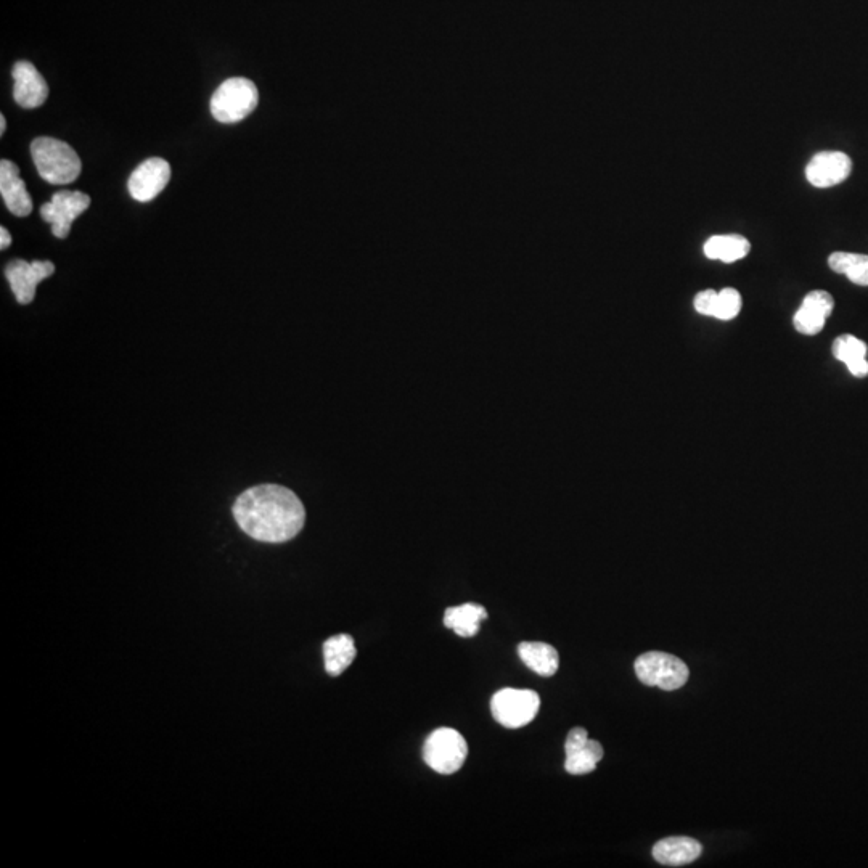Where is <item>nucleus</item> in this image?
Returning <instances> with one entry per match:
<instances>
[{"mask_svg": "<svg viewBox=\"0 0 868 868\" xmlns=\"http://www.w3.org/2000/svg\"><path fill=\"white\" fill-rule=\"evenodd\" d=\"M91 206V197L82 192L55 193L52 200L41 208L42 219L52 224V234L57 238L70 235L71 224Z\"/></svg>", "mask_w": 868, "mask_h": 868, "instance_id": "0eeeda50", "label": "nucleus"}, {"mask_svg": "<svg viewBox=\"0 0 868 868\" xmlns=\"http://www.w3.org/2000/svg\"><path fill=\"white\" fill-rule=\"evenodd\" d=\"M10 243H12V237H10L9 230L2 227V229H0V248H2V250L9 248Z\"/></svg>", "mask_w": 868, "mask_h": 868, "instance_id": "393cba45", "label": "nucleus"}, {"mask_svg": "<svg viewBox=\"0 0 868 868\" xmlns=\"http://www.w3.org/2000/svg\"><path fill=\"white\" fill-rule=\"evenodd\" d=\"M468 745L462 733L443 727L434 730L423 745V761L434 772L455 774L467 761Z\"/></svg>", "mask_w": 868, "mask_h": 868, "instance_id": "20e7f679", "label": "nucleus"}, {"mask_svg": "<svg viewBox=\"0 0 868 868\" xmlns=\"http://www.w3.org/2000/svg\"><path fill=\"white\" fill-rule=\"evenodd\" d=\"M518 655L531 671L542 677H552L560 666L557 648H553L549 643L521 642L518 645Z\"/></svg>", "mask_w": 868, "mask_h": 868, "instance_id": "a211bd4d", "label": "nucleus"}, {"mask_svg": "<svg viewBox=\"0 0 868 868\" xmlns=\"http://www.w3.org/2000/svg\"><path fill=\"white\" fill-rule=\"evenodd\" d=\"M55 266L50 261H34L26 263L23 259H15L5 267V275L12 287L13 295L18 303H33L36 298V288L42 280L49 279L54 274Z\"/></svg>", "mask_w": 868, "mask_h": 868, "instance_id": "6e6552de", "label": "nucleus"}, {"mask_svg": "<svg viewBox=\"0 0 868 868\" xmlns=\"http://www.w3.org/2000/svg\"><path fill=\"white\" fill-rule=\"evenodd\" d=\"M701 844L687 836H672L658 841L653 848V857L661 865L680 867V865L692 864L701 856Z\"/></svg>", "mask_w": 868, "mask_h": 868, "instance_id": "2eb2a0df", "label": "nucleus"}, {"mask_svg": "<svg viewBox=\"0 0 868 868\" xmlns=\"http://www.w3.org/2000/svg\"><path fill=\"white\" fill-rule=\"evenodd\" d=\"M851 171L852 161L846 153L820 152L807 164L806 177L817 189H828L846 181Z\"/></svg>", "mask_w": 868, "mask_h": 868, "instance_id": "9b49d317", "label": "nucleus"}, {"mask_svg": "<svg viewBox=\"0 0 868 868\" xmlns=\"http://www.w3.org/2000/svg\"><path fill=\"white\" fill-rule=\"evenodd\" d=\"M486 618H488V611L484 606L478 603H465V605L447 608L444 613V624L460 637L470 639L478 634L480 624Z\"/></svg>", "mask_w": 868, "mask_h": 868, "instance_id": "dca6fc26", "label": "nucleus"}, {"mask_svg": "<svg viewBox=\"0 0 868 868\" xmlns=\"http://www.w3.org/2000/svg\"><path fill=\"white\" fill-rule=\"evenodd\" d=\"M13 97L21 108L34 110L46 103L49 97V86L36 66L29 62H18L13 66Z\"/></svg>", "mask_w": 868, "mask_h": 868, "instance_id": "f8f14e48", "label": "nucleus"}, {"mask_svg": "<svg viewBox=\"0 0 868 868\" xmlns=\"http://www.w3.org/2000/svg\"><path fill=\"white\" fill-rule=\"evenodd\" d=\"M171 179V166L163 158H150L132 172L127 189L140 203L155 200Z\"/></svg>", "mask_w": 868, "mask_h": 868, "instance_id": "1a4fd4ad", "label": "nucleus"}, {"mask_svg": "<svg viewBox=\"0 0 868 868\" xmlns=\"http://www.w3.org/2000/svg\"><path fill=\"white\" fill-rule=\"evenodd\" d=\"M565 751V769L571 775L590 774L603 759V746L597 740H590L587 730L582 727L568 733Z\"/></svg>", "mask_w": 868, "mask_h": 868, "instance_id": "9d476101", "label": "nucleus"}, {"mask_svg": "<svg viewBox=\"0 0 868 868\" xmlns=\"http://www.w3.org/2000/svg\"><path fill=\"white\" fill-rule=\"evenodd\" d=\"M833 309L835 299L828 291H811L793 317V325L803 335H817L827 324L828 317L832 316Z\"/></svg>", "mask_w": 868, "mask_h": 868, "instance_id": "ddd939ff", "label": "nucleus"}, {"mask_svg": "<svg viewBox=\"0 0 868 868\" xmlns=\"http://www.w3.org/2000/svg\"><path fill=\"white\" fill-rule=\"evenodd\" d=\"M5 129H7V119H5V116H0V134L2 136L5 134Z\"/></svg>", "mask_w": 868, "mask_h": 868, "instance_id": "a878e982", "label": "nucleus"}, {"mask_svg": "<svg viewBox=\"0 0 868 868\" xmlns=\"http://www.w3.org/2000/svg\"><path fill=\"white\" fill-rule=\"evenodd\" d=\"M751 243L742 235H714L705 243L706 258L722 263H735L746 258Z\"/></svg>", "mask_w": 868, "mask_h": 868, "instance_id": "6ab92c4d", "label": "nucleus"}, {"mask_svg": "<svg viewBox=\"0 0 868 868\" xmlns=\"http://www.w3.org/2000/svg\"><path fill=\"white\" fill-rule=\"evenodd\" d=\"M235 521L251 539L283 544L303 531L306 510L295 492L279 484H259L235 500Z\"/></svg>", "mask_w": 868, "mask_h": 868, "instance_id": "f257e3e1", "label": "nucleus"}, {"mask_svg": "<svg viewBox=\"0 0 868 868\" xmlns=\"http://www.w3.org/2000/svg\"><path fill=\"white\" fill-rule=\"evenodd\" d=\"M357 650L349 634L333 635L324 643L325 671L328 676L338 677L356 660Z\"/></svg>", "mask_w": 868, "mask_h": 868, "instance_id": "f3484780", "label": "nucleus"}, {"mask_svg": "<svg viewBox=\"0 0 868 868\" xmlns=\"http://www.w3.org/2000/svg\"><path fill=\"white\" fill-rule=\"evenodd\" d=\"M867 353V344L854 335L838 336L833 343V356L838 361L843 362L846 367L860 361V359H867Z\"/></svg>", "mask_w": 868, "mask_h": 868, "instance_id": "412c9836", "label": "nucleus"}, {"mask_svg": "<svg viewBox=\"0 0 868 868\" xmlns=\"http://www.w3.org/2000/svg\"><path fill=\"white\" fill-rule=\"evenodd\" d=\"M0 193L10 213L20 217L33 213V198L20 177V169L13 161H0Z\"/></svg>", "mask_w": 868, "mask_h": 868, "instance_id": "4468645a", "label": "nucleus"}, {"mask_svg": "<svg viewBox=\"0 0 868 868\" xmlns=\"http://www.w3.org/2000/svg\"><path fill=\"white\" fill-rule=\"evenodd\" d=\"M828 266L836 274H843L852 283L860 287H868V256L859 253H843L836 251L830 254Z\"/></svg>", "mask_w": 868, "mask_h": 868, "instance_id": "aec40b11", "label": "nucleus"}, {"mask_svg": "<svg viewBox=\"0 0 868 868\" xmlns=\"http://www.w3.org/2000/svg\"><path fill=\"white\" fill-rule=\"evenodd\" d=\"M259 92L254 82L232 78L222 82L211 97V113L219 123L234 124L250 116L258 107Z\"/></svg>", "mask_w": 868, "mask_h": 868, "instance_id": "7ed1b4c3", "label": "nucleus"}, {"mask_svg": "<svg viewBox=\"0 0 868 868\" xmlns=\"http://www.w3.org/2000/svg\"><path fill=\"white\" fill-rule=\"evenodd\" d=\"M848 370L851 372V375H854L856 378H865L868 377V361L867 359H860V361L854 362V364L848 365Z\"/></svg>", "mask_w": 868, "mask_h": 868, "instance_id": "b1692460", "label": "nucleus"}, {"mask_svg": "<svg viewBox=\"0 0 868 868\" xmlns=\"http://www.w3.org/2000/svg\"><path fill=\"white\" fill-rule=\"evenodd\" d=\"M717 299H719V293H717V291H700V293L695 296V309H697V312H700L701 316H709L716 319Z\"/></svg>", "mask_w": 868, "mask_h": 868, "instance_id": "5701e85b", "label": "nucleus"}, {"mask_svg": "<svg viewBox=\"0 0 868 868\" xmlns=\"http://www.w3.org/2000/svg\"><path fill=\"white\" fill-rule=\"evenodd\" d=\"M541 698L533 690L502 688L492 697V716L507 729H521L536 719Z\"/></svg>", "mask_w": 868, "mask_h": 868, "instance_id": "423d86ee", "label": "nucleus"}, {"mask_svg": "<svg viewBox=\"0 0 868 868\" xmlns=\"http://www.w3.org/2000/svg\"><path fill=\"white\" fill-rule=\"evenodd\" d=\"M634 668L642 684L660 687L668 692L684 687L690 676L684 661L663 651L643 653L635 660Z\"/></svg>", "mask_w": 868, "mask_h": 868, "instance_id": "39448f33", "label": "nucleus"}, {"mask_svg": "<svg viewBox=\"0 0 868 868\" xmlns=\"http://www.w3.org/2000/svg\"><path fill=\"white\" fill-rule=\"evenodd\" d=\"M31 155L42 179L50 184H71L81 174V158L63 140L37 137L31 144Z\"/></svg>", "mask_w": 868, "mask_h": 868, "instance_id": "f03ea898", "label": "nucleus"}, {"mask_svg": "<svg viewBox=\"0 0 868 868\" xmlns=\"http://www.w3.org/2000/svg\"><path fill=\"white\" fill-rule=\"evenodd\" d=\"M742 311V296L735 288H724L719 291L717 299L716 319L732 320Z\"/></svg>", "mask_w": 868, "mask_h": 868, "instance_id": "4be33fe9", "label": "nucleus"}]
</instances>
